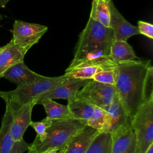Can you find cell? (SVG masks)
<instances>
[{
	"label": "cell",
	"instance_id": "cell-1",
	"mask_svg": "<svg viewBox=\"0 0 153 153\" xmlns=\"http://www.w3.org/2000/svg\"><path fill=\"white\" fill-rule=\"evenodd\" d=\"M117 95L131 119L145 102L153 97V67L150 60L117 63Z\"/></svg>",
	"mask_w": 153,
	"mask_h": 153
},
{
	"label": "cell",
	"instance_id": "cell-2",
	"mask_svg": "<svg viewBox=\"0 0 153 153\" xmlns=\"http://www.w3.org/2000/svg\"><path fill=\"white\" fill-rule=\"evenodd\" d=\"M114 40L112 28L105 27L90 17L79 36L74 59L68 68L88 65L104 68L115 66L117 63L109 56Z\"/></svg>",
	"mask_w": 153,
	"mask_h": 153
},
{
	"label": "cell",
	"instance_id": "cell-3",
	"mask_svg": "<svg viewBox=\"0 0 153 153\" xmlns=\"http://www.w3.org/2000/svg\"><path fill=\"white\" fill-rule=\"evenodd\" d=\"M70 78L64 75L56 77L42 75L38 81L29 85L17 87L11 91H0V97L4 100L5 105L13 113L28 103L35 101L40 94L68 81Z\"/></svg>",
	"mask_w": 153,
	"mask_h": 153
},
{
	"label": "cell",
	"instance_id": "cell-4",
	"mask_svg": "<svg viewBox=\"0 0 153 153\" xmlns=\"http://www.w3.org/2000/svg\"><path fill=\"white\" fill-rule=\"evenodd\" d=\"M85 126L81 121L75 118L51 120L45 139L41 141L35 139L30 146L36 153H41L50 149L59 151Z\"/></svg>",
	"mask_w": 153,
	"mask_h": 153
},
{
	"label": "cell",
	"instance_id": "cell-5",
	"mask_svg": "<svg viewBox=\"0 0 153 153\" xmlns=\"http://www.w3.org/2000/svg\"><path fill=\"white\" fill-rule=\"evenodd\" d=\"M137 142V153H144L153 143V97L140 106L130 119Z\"/></svg>",
	"mask_w": 153,
	"mask_h": 153
},
{
	"label": "cell",
	"instance_id": "cell-6",
	"mask_svg": "<svg viewBox=\"0 0 153 153\" xmlns=\"http://www.w3.org/2000/svg\"><path fill=\"white\" fill-rule=\"evenodd\" d=\"M75 95L93 106L104 109L112 102L117 93L115 85L89 79Z\"/></svg>",
	"mask_w": 153,
	"mask_h": 153
},
{
	"label": "cell",
	"instance_id": "cell-7",
	"mask_svg": "<svg viewBox=\"0 0 153 153\" xmlns=\"http://www.w3.org/2000/svg\"><path fill=\"white\" fill-rule=\"evenodd\" d=\"M47 30L48 27L44 25L16 20L13 26L11 40L20 47L29 50L39 42Z\"/></svg>",
	"mask_w": 153,
	"mask_h": 153
},
{
	"label": "cell",
	"instance_id": "cell-8",
	"mask_svg": "<svg viewBox=\"0 0 153 153\" xmlns=\"http://www.w3.org/2000/svg\"><path fill=\"white\" fill-rule=\"evenodd\" d=\"M130 118L111 133L112 153H137L136 135L132 129Z\"/></svg>",
	"mask_w": 153,
	"mask_h": 153
},
{
	"label": "cell",
	"instance_id": "cell-9",
	"mask_svg": "<svg viewBox=\"0 0 153 153\" xmlns=\"http://www.w3.org/2000/svg\"><path fill=\"white\" fill-rule=\"evenodd\" d=\"M110 11L109 27L114 31L115 40L127 41L130 37L139 34L137 26L127 22L114 5L111 0L108 2Z\"/></svg>",
	"mask_w": 153,
	"mask_h": 153
},
{
	"label": "cell",
	"instance_id": "cell-10",
	"mask_svg": "<svg viewBox=\"0 0 153 153\" xmlns=\"http://www.w3.org/2000/svg\"><path fill=\"white\" fill-rule=\"evenodd\" d=\"M104 109L105 110L104 124L100 132L112 133L123 126L129 118L117 95Z\"/></svg>",
	"mask_w": 153,
	"mask_h": 153
},
{
	"label": "cell",
	"instance_id": "cell-11",
	"mask_svg": "<svg viewBox=\"0 0 153 153\" xmlns=\"http://www.w3.org/2000/svg\"><path fill=\"white\" fill-rule=\"evenodd\" d=\"M100 132L85 126L76 132L60 149L63 153H85Z\"/></svg>",
	"mask_w": 153,
	"mask_h": 153
},
{
	"label": "cell",
	"instance_id": "cell-12",
	"mask_svg": "<svg viewBox=\"0 0 153 153\" xmlns=\"http://www.w3.org/2000/svg\"><path fill=\"white\" fill-rule=\"evenodd\" d=\"M35 105V101H32L16 112L11 113L13 118L10 126V132L14 142L23 139L24 133L32 121V112Z\"/></svg>",
	"mask_w": 153,
	"mask_h": 153
},
{
	"label": "cell",
	"instance_id": "cell-13",
	"mask_svg": "<svg viewBox=\"0 0 153 153\" xmlns=\"http://www.w3.org/2000/svg\"><path fill=\"white\" fill-rule=\"evenodd\" d=\"M89 79H75L71 78L68 81L60 84L40 94L35 99V102L42 99H62L68 100L75 96Z\"/></svg>",
	"mask_w": 153,
	"mask_h": 153
},
{
	"label": "cell",
	"instance_id": "cell-14",
	"mask_svg": "<svg viewBox=\"0 0 153 153\" xmlns=\"http://www.w3.org/2000/svg\"><path fill=\"white\" fill-rule=\"evenodd\" d=\"M41 76V75L30 70L23 61L8 68L4 73L2 77L19 87L32 84L38 81Z\"/></svg>",
	"mask_w": 153,
	"mask_h": 153
},
{
	"label": "cell",
	"instance_id": "cell-15",
	"mask_svg": "<svg viewBox=\"0 0 153 153\" xmlns=\"http://www.w3.org/2000/svg\"><path fill=\"white\" fill-rule=\"evenodd\" d=\"M27 51L28 50L20 47L11 40L5 45L0 47V78L8 68L24 61Z\"/></svg>",
	"mask_w": 153,
	"mask_h": 153
},
{
	"label": "cell",
	"instance_id": "cell-16",
	"mask_svg": "<svg viewBox=\"0 0 153 153\" xmlns=\"http://www.w3.org/2000/svg\"><path fill=\"white\" fill-rule=\"evenodd\" d=\"M109 56L116 63L139 60L127 41L114 40L111 46Z\"/></svg>",
	"mask_w": 153,
	"mask_h": 153
},
{
	"label": "cell",
	"instance_id": "cell-17",
	"mask_svg": "<svg viewBox=\"0 0 153 153\" xmlns=\"http://www.w3.org/2000/svg\"><path fill=\"white\" fill-rule=\"evenodd\" d=\"M67 106L74 118L81 121L85 125H87L94 107L76 95L68 99Z\"/></svg>",
	"mask_w": 153,
	"mask_h": 153
},
{
	"label": "cell",
	"instance_id": "cell-18",
	"mask_svg": "<svg viewBox=\"0 0 153 153\" xmlns=\"http://www.w3.org/2000/svg\"><path fill=\"white\" fill-rule=\"evenodd\" d=\"M42 105L45 111L47 118L50 120L74 118L67 105H63L50 99H42L36 101V105Z\"/></svg>",
	"mask_w": 153,
	"mask_h": 153
},
{
	"label": "cell",
	"instance_id": "cell-19",
	"mask_svg": "<svg viewBox=\"0 0 153 153\" xmlns=\"http://www.w3.org/2000/svg\"><path fill=\"white\" fill-rule=\"evenodd\" d=\"M12 114L6 105V109L2 120L0 128V153H10L14 141L10 132V126L12 121Z\"/></svg>",
	"mask_w": 153,
	"mask_h": 153
},
{
	"label": "cell",
	"instance_id": "cell-20",
	"mask_svg": "<svg viewBox=\"0 0 153 153\" xmlns=\"http://www.w3.org/2000/svg\"><path fill=\"white\" fill-rule=\"evenodd\" d=\"M90 17L103 26L109 27L110 11L108 2L103 0H93Z\"/></svg>",
	"mask_w": 153,
	"mask_h": 153
},
{
	"label": "cell",
	"instance_id": "cell-21",
	"mask_svg": "<svg viewBox=\"0 0 153 153\" xmlns=\"http://www.w3.org/2000/svg\"><path fill=\"white\" fill-rule=\"evenodd\" d=\"M106 68H104L100 66L91 65L68 68L65 71L64 75L67 77L75 79H91L93 76L96 73Z\"/></svg>",
	"mask_w": 153,
	"mask_h": 153
},
{
	"label": "cell",
	"instance_id": "cell-22",
	"mask_svg": "<svg viewBox=\"0 0 153 153\" xmlns=\"http://www.w3.org/2000/svg\"><path fill=\"white\" fill-rule=\"evenodd\" d=\"M85 153H112L111 133L100 132Z\"/></svg>",
	"mask_w": 153,
	"mask_h": 153
},
{
	"label": "cell",
	"instance_id": "cell-23",
	"mask_svg": "<svg viewBox=\"0 0 153 153\" xmlns=\"http://www.w3.org/2000/svg\"><path fill=\"white\" fill-rule=\"evenodd\" d=\"M116 78L117 69L115 66L114 67L104 69L99 71L93 76L91 79L103 84L115 85Z\"/></svg>",
	"mask_w": 153,
	"mask_h": 153
},
{
	"label": "cell",
	"instance_id": "cell-24",
	"mask_svg": "<svg viewBox=\"0 0 153 153\" xmlns=\"http://www.w3.org/2000/svg\"><path fill=\"white\" fill-rule=\"evenodd\" d=\"M105 116V109L94 106L93 112L90 118L87 121V126H88L100 132L103 126Z\"/></svg>",
	"mask_w": 153,
	"mask_h": 153
},
{
	"label": "cell",
	"instance_id": "cell-25",
	"mask_svg": "<svg viewBox=\"0 0 153 153\" xmlns=\"http://www.w3.org/2000/svg\"><path fill=\"white\" fill-rule=\"evenodd\" d=\"M51 120L47 117L40 121H31L30 126L35 130L36 133L35 139L42 140L45 139L47 133V130L51 123Z\"/></svg>",
	"mask_w": 153,
	"mask_h": 153
},
{
	"label": "cell",
	"instance_id": "cell-26",
	"mask_svg": "<svg viewBox=\"0 0 153 153\" xmlns=\"http://www.w3.org/2000/svg\"><path fill=\"white\" fill-rule=\"evenodd\" d=\"M137 29L139 34L143 35L149 39L153 38V25L149 23L143 21L137 22Z\"/></svg>",
	"mask_w": 153,
	"mask_h": 153
},
{
	"label": "cell",
	"instance_id": "cell-27",
	"mask_svg": "<svg viewBox=\"0 0 153 153\" xmlns=\"http://www.w3.org/2000/svg\"><path fill=\"white\" fill-rule=\"evenodd\" d=\"M30 144L27 143L23 139L15 142L10 153H23L27 151Z\"/></svg>",
	"mask_w": 153,
	"mask_h": 153
},
{
	"label": "cell",
	"instance_id": "cell-28",
	"mask_svg": "<svg viewBox=\"0 0 153 153\" xmlns=\"http://www.w3.org/2000/svg\"><path fill=\"white\" fill-rule=\"evenodd\" d=\"M10 0H0V7L5 8L6 4Z\"/></svg>",
	"mask_w": 153,
	"mask_h": 153
},
{
	"label": "cell",
	"instance_id": "cell-29",
	"mask_svg": "<svg viewBox=\"0 0 153 153\" xmlns=\"http://www.w3.org/2000/svg\"><path fill=\"white\" fill-rule=\"evenodd\" d=\"M57 152H58L57 150L54 149H50L44 151L41 153H57Z\"/></svg>",
	"mask_w": 153,
	"mask_h": 153
},
{
	"label": "cell",
	"instance_id": "cell-30",
	"mask_svg": "<svg viewBox=\"0 0 153 153\" xmlns=\"http://www.w3.org/2000/svg\"><path fill=\"white\" fill-rule=\"evenodd\" d=\"M144 153H153V143L148 147Z\"/></svg>",
	"mask_w": 153,
	"mask_h": 153
},
{
	"label": "cell",
	"instance_id": "cell-31",
	"mask_svg": "<svg viewBox=\"0 0 153 153\" xmlns=\"http://www.w3.org/2000/svg\"><path fill=\"white\" fill-rule=\"evenodd\" d=\"M27 153H36V152H35V150L32 147H30L29 146V148L27 149Z\"/></svg>",
	"mask_w": 153,
	"mask_h": 153
},
{
	"label": "cell",
	"instance_id": "cell-32",
	"mask_svg": "<svg viewBox=\"0 0 153 153\" xmlns=\"http://www.w3.org/2000/svg\"><path fill=\"white\" fill-rule=\"evenodd\" d=\"M3 18H4V17H3L2 15H1V14H0V21H1V20H2L3 19Z\"/></svg>",
	"mask_w": 153,
	"mask_h": 153
},
{
	"label": "cell",
	"instance_id": "cell-33",
	"mask_svg": "<svg viewBox=\"0 0 153 153\" xmlns=\"http://www.w3.org/2000/svg\"><path fill=\"white\" fill-rule=\"evenodd\" d=\"M57 153H63V152H62V150H61V149H60V150H59V151H58V152H57Z\"/></svg>",
	"mask_w": 153,
	"mask_h": 153
},
{
	"label": "cell",
	"instance_id": "cell-34",
	"mask_svg": "<svg viewBox=\"0 0 153 153\" xmlns=\"http://www.w3.org/2000/svg\"><path fill=\"white\" fill-rule=\"evenodd\" d=\"M103 1H108V2H109V1H111V0H103Z\"/></svg>",
	"mask_w": 153,
	"mask_h": 153
}]
</instances>
